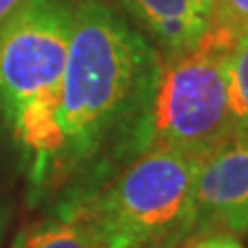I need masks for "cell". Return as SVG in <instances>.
<instances>
[{
	"label": "cell",
	"instance_id": "12",
	"mask_svg": "<svg viewBox=\"0 0 248 248\" xmlns=\"http://www.w3.org/2000/svg\"><path fill=\"white\" fill-rule=\"evenodd\" d=\"M21 2L23 0H0V25H2V21L9 17L15 9H17Z\"/></svg>",
	"mask_w": 248,
	"mask_h": 248
},
{
	"label": "cell",
	"instance_id": "14",
	"mask_svg": "<svg viewBox=\"0 0 248 248\" xmlns=\"http://www.w3.org/2000/svg\"><path fill=\"white\" fill-rule=\"evenodd\" d=\"M242 37H248V27H246V31H244V35Z\"/></svg>",
	"mask_w": 248,
	"mask_h": 248
},
{
	"label": "cell",
	"instance_id": "6",
	"mask_svg": "<svg viewBox=\"0 0 248 248\" xmlns=\"http://www.w3.org/2000/svg\"><path fill=\"white\" fill-rule=\"evenodd\" d=\"M159 52L161 62H172L197 48L209 29V19L192 0H120Z\"/></svg>",
	"mask_w": 248,
	"mask_h": 248
},
{
	"label": "cell",
	"instance_id": "1",
	"mask_svg": "<svg viewBox=\"0 0 248 248\" xmlns=\"http://www.w3.org/2000/svg\"><path fill=\"white\" fill-rule=\"evenodd\" d=\"M161 58L147 35L102 0H79L58 108L60 149L33 207L89 199L151 147Z\"/></svg>",
	"mask_w": 248,
	"mask_h": 248
},
{
	"label": "cell",
	"instance_id": "10",
	"mask_svg": "<svg viewBox=\"0 0 248 248\" xmlns=\"http://www.w3.org/2000/svg\"><path fill=\"white\" fill-rule=\"evenodd\" d=\"M182 248H244L236 236L228 234H205L190 238Z\"/></svg>",
	"mask_w": 248,
	"mask_h": 248
},
{
	"label": "cell",
	"instance_id": "2",
	"mask_svg": "<svg viewBox=\"0 0 248 248\" xmlns=\"http://www.w3.org/2000/svg\"><path fill=\"white\" fill-rule=\"evenodd\" d=\"M79 0H23L0 25V110L33 207L60 149L58 108Z\"/></svg>",
	"mask_w": 248,
	"mask_h": 248
},
{
	"label": "cell",
	"instance_id": "5",
	"mask_svg": "<svg viewBox=\"0 0 248 248\" xmlns=\"http://www.w3.org/2000/svg\"><path fill=\"white\" fill-rule=\"evenodd\" d=\"M195 207L199 236L248 234V133H234L199 161Z\"/></svg>",
	"mask_w": 248,
	"mask_h": 248
},
{
	"label": "cell",
	"instance_id": "7",
	"mask_svg": "<svg viewBox=\"0 0 248 248\" xmlns=\"http://www.w3.org/2000/svg\"><path fill=\"white\" fill-rule=\"evenodd\" d=\"M9 248H106L97 230L79 213L46 211L17 232Z\"/></svg>",
	"mask_w": 248,
	"mask_h": 248
},
{
	"label": "cell",
	"instance_id": "8",
	"mask_svg": "<svg viewBox=\"0 0 248 248\" xmlns=\"http://www.w3.org/2000/svg\"><path fill=\"white\" fill-rule=\"evenodd\" d=\"M228 102L236 133H248V37H240L226 58Z\"/></svg>",
	"mask_w": 248,
	"mask_h": 248
},
{
	"label": "cell",
	"instance_id": "4",
	"mask_svg": "<svg viewBox=\"0 0 248 248\" xmlns=\"http://www.w3.org/2000/svg\"><path fill=\"white\" fill-rule=\"evenodd\" d=\"M234 46L205 33L192 52L161 62L153 102L151 147L203 159L236 133L228 102L226 58Z\"/></svg>",
	"mask_w": 248,
	"mask_h": 248
},
{
	"label": "cell",
	"instance_id": "9",
	"mask_svg": "<svg viewBox=\"0 0 248 248\" xmlns=\"http://www.w3.org/2000/svg\"><path fill=\"white\" fill-rule=\"evenodd\" d=\"M248 27V0H215L207 33L226 46H236Z\"/></svg>",
	"mask_w": 248,
	"mask_h": 248
},
{
	"label": "cell",
	"instance_id": "3",
	"mask_svg": "<svg viewBox=\"0 0 248 248\" xmlns=\"http://www.w3.org/2000/svg\"><path fill=\"white\" fill-rule=\"evenodd\" d=\"M197 157L149 147L89 199L56 211L79 213L106 248H182L197 232Z\"/></svg>",
	"mask_w": 248,
	"mask_h": 248
},
{
	"label": "cell",
	"instance_id": "13",
	"mask_svg": "<svg viewBox=\"0 0 248 248\" xmlns=\"http://www.w3.org/2000/svg\"><path fill=\"white\" fill-rule=\"evenodd\" d=\"M197 6V11L203 15L205 19H211V11H213V2L215 0H192Z\"/></svg>",
	"mask_w": 248,
	"mask_h": 248
},
{
	"label": "cell",
	"instance_id": "11",
	"mask_svg": "<svg viewBox=\"0 0 248 248\" xmlns=\"http://www.w3.org/2000/svg\"><path fill=\"white\" fill-rule=\"evenodd\" d=\"M11 217H13L11 205H6V203H2V201H0V244H2L4 234H6V230H9Z\"/></svg>",
	"mask_w": 248,
	"mask_h": 248
}]
</instances>
